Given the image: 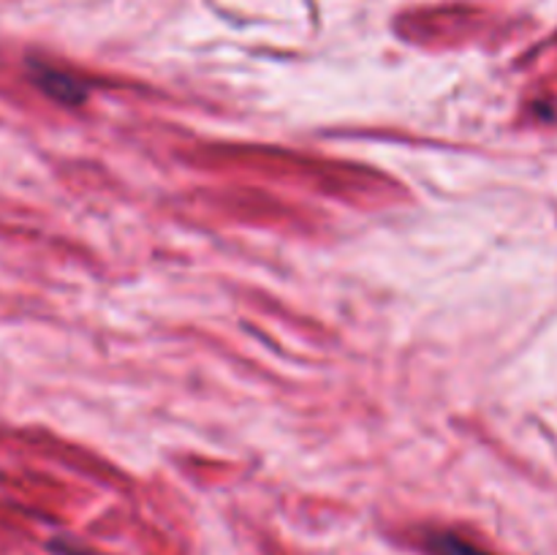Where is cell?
I'll return each mask as SVG.
<instances>
[{
    "label": "cell",
    "instance_id": "1",
    "mask_svg": "<svg viewBox=\"0 0 557 555\" xmlns=\"http://www.w3.org/2000/svg\"><path fill=\"white\" fill-rule=\"evenodd\" d=\"M36 82L44 92H49V96L58 98V101L74 103L85 96V90L79 87V82L71 79V76H65V74H60V71H54V69H44V65L41 69H36Z\"/></svg>",
    "mask_w": 557,
    "mask_h": 555
},
{
    "label": "cell",
    "instance_id": "2",
    "mask_svg": "<svg viewBox=\"0 0 557 555\" xmlns=\"http://www.w3.org/2000/svg\"><path fill=\"white\" fill-rule=\"evenodd\" d=\"M430 544H433V550L438 555H487L482 547L455 536V533H435V536L430 539Z\"/></svg>",
    "mask_w": 557,
    "mask_h": 555
}]
</instances>
